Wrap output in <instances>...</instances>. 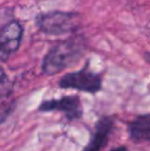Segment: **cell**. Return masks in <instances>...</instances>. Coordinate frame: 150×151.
Masks as SVG:
<instances>
[{"label": "cell", "mask_w": 150, "mask_h": 151, "mask_svg": "<svg viewBox=\"0 0 150 151\" xmlns=\"http://www.w3.org/2000/svg\"><path fill=\"white\" fill-rule=\"evenodd\" d=\"M88 50V42L83 34L72 33L67 38L57 41L43 57L41 72L45 76H54L74 66Z\"/></svg>", "instance_id": "6da1fadb"}, {"label": "cell", "mask_w": 150, "mask_h": 151, "mask_svg": "<svg viewBox=\"0 0 150 151\" xmlns=\"http://www.w3.org/2000/svg\"><path fill=\"white\" fill-rule=\"evenodd\" d=\"M35 26L45 35L60 36L72 34L80 28V14L76 12L50 10L35 17Z\"/></svg>", "instance_id": "7a4b0ae2"}, {"label": "cell", "mask_w": 150, "mask_h": 151, "mask_svg": "<svg viewBox=\"0 0 150 151\" xmlns=\"http://www.w3.org/2000/svg\"><path fill=\"white\" fill-rule=\"evenodd\" d=\"M58 86L62 90H75L96 95L102 91L103 74L93 71L90 68V61H86L81 69L63 75Z\"/></svg>", "instance_id": "3957f363"}, {"label": "cell", "mask_w": 150, "mask_h": 151, "mask_svg": "<svg viewBox=\"0 0 150 151\" xmlns=\"http://www.w3.org/2000/svg\"><path fill=\"white\" fill-rule=\"evenodd\" d=\"M24 37V27L17 19L0 26V63H5L20 50Z\"/></svg>", "instance_id": "277c9868"}, {"label": "cell", "mask_w": 150, "mask_h": 151, "mask_svg": "<svg viewBox=\"0 0 150 151\" xmlns=\"http://www.w3.org/2000/svg\"><path fill=\"white\" fill-rule=\"evenodd\" d=\"M40 112H61L68 121L78 120L83 115L81 100L79 96H64L59 99H50L41 102L38 107Z\"/></svg>", "instance_id": "5b68a950"}, {"label": "cell", "mask_w": 150, "mask_h": 151, "mask_svg": "<svg viewBox=\"0 0 150 151\" xmlns=\"http://www.w3.org/2000/svg\"><path fill=\"white\" fill-rule=\"evenodd\" d=\"M115 120L112 116H103L96 122L90 140L82 151H101L106 147L112 134Z\"/></svg>", "instance_id": "8992f818"}, {"label": "cell", "mask_w": 150, "mask_h": 151, "mask_svg": "<svg viewBox=\"0 0 150 151\" xmlns=\"http://www.w3.org/2000/svg\"><path fill=\"white\" fill-rule=\"evenodd\" d=\"M130 140L135 144L147 143L150 140V114L137 116L128 124Z\"/></svg>", "instance_id": "52a82bcc"}, {"label": "cell", "mask_w": 150, "mask_h": 151, "mask_svg": "<svg viewBox=\"0 0 150 151\" xmlns=\"http://www.w3.org/2000/svg\"><path fill=\"white\" fill-rule=\"evenodd\" d=\"M16 108V102H7V103L0 104V125L8 118Z\"/></svg>", "instance_id": "ba28073f"}, {"label": "cell", "mask_w": 150, "mask_h": 151, "mask_svg": "<svg viewBox=\"0 0 150 151\" xmlns=\"http://www.w3.org/2000/svg\"><path fill=\"white\" fill-rule=\"evenodd\" d=\"M14 18V9L10 7H4L0 8V26L4 25L10 21L11 19Z\"/></svg>", "instance_id": "9c48e42d"}, {"label": "cell", "mask_w": 150, "mask_h": 151, "mask_svg": "<svg viewBox=\"0 0 150 151\" xmlns=\"http://www.w3.org/2000/svg\"><path fill=\"white\" fill-rule=\"evenodd\" d=\"M8 83V76L3 68L0 66V86H5Z\"/></svg>", "instance_id": "30bf717a"}, {"label": "cell", "mask_w": 150, "mask_h": 151, "mask_svg": "<svg viewBox=\"0 0 150 151\" xmlns=\"http://www.w3.org/2000/svg\"><path fill=\"white\" fill-rule=\"evenodd\" d=\"M110 151H128V148L124 145H121V146H117V147L113 148V149H111Z\"/></svg>", "instance_id": "8fae6325"}, {"label": "cell", "mask_w": 150, "mask_h": 151, "mask_svg": "<svg viewBox=\"0 0 150 151\" xmlns=\"http://www.w3.org/2000/svg\"><path fill=\"white\" fill-rule=\"evenodd\" d=\"M9 93V90L4 91L3 88H0V99H2L3 97H6V95Z\"/></svg>", "instance_id": "7c38bea8"}]
</instances>
